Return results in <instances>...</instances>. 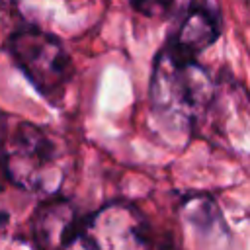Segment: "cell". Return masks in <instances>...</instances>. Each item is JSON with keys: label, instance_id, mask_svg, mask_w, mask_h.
I'll list each match as a JSON object with an SVG mask.
<instances>
[{"label": "cell", "instance_id": "1", "mask_svg": "<svg viewBox=\"0 0 250 250\" xmlns=\"http://www.w3.org/2000/svg\"><path fill=\"white\" fill-rule=\"evenodd\" d=\"M154 115L168 127L189 129L209 109L215 84L197 59H188L162 45L156 53L148 86Z\"/></svg>", "mask_w": 250, "mask_h": 250}, {"label": "cell", "instance_id": "2", "mask_svg": "<svg viewBox=\"0 0 250 250\" xmlns=\"http://www.w3.org/2000/svg\"><path fill=\"white\" fill-rule=\"evenodd\" d=\"M2 170L20 189L57 195L62 182V148L57 139L35 123H20L8 133Z\"/></svg>", "mask_w": 250, "mask_h": 250}, {"label": "cell", "instance_id": "3", "mask_svg": "<svg viewBox=\"0 0 250 250\" xmlns=\"http://www.w3.org/2000/svg\"><path fill=\"white\" fill-rule=\"evenodd\" d=\"M6 51L43 98L51 102L62 98L74 66L68 51L55 33L37 23L21 21L8 35Z\"/></svg>", "mask_w": 250, "mask_h": 250}, {"label": "cell", "instance_id": "4", "mask_svg": "<svg viewBox=\"0 0 250 250\" xmlns=\"http://www.w3.org/2000/svg\"><path fill=\"white\" fill-rule=\"evenodd\" d=\"M80 234L90 250H150L148 225L127 201L100 207L82 223Z\"/></svg>", "mask_w": 250, "mask_h": 250}, {"label": "cell", "instance_id": "5", "mask_svg": "<svg viewBox=\"0 0 250 250\" xmlns=\"http://www.w3.org/2000/svg\"><path fill=\"white\" fill-rule=\"evenodd\" d=\"M76 207L62 195H49L31 217V238L35 250H66L80 234Z\"/></svg>", "mask_w": 250, "mask_h": 250}, {"label": "cell", "instance_id": "6", "mask_svg": "<svg viewBox=\"0 0 250 250\" xmlns=\"http://www.w3.org/2000/svg\"><path fill=\"white\" fill-rule=\"evenodd\" d=\"M219 35L221 20L209 0H189L164 45L182 57L197 59L219 39Z\"/></svg>", "mask_w": 250, "mask_h": 250}, {"label": "cell", "instance_id": "7", "mask_svg": "<svg viewBox=\"0 0 250 250\" xmlns=\"http://www.w3.org/2000/svg\"><path fill=\"white\" fill-rule=\"evenodd\" d=\"M184 215L188 217L189 223L201 229H209L213 221L219 217L217 207L209 197H193L184 203Z\"/></svg>", "mask_w": 250, "mask_h": 250}, {"label": "cell", "instance_id": "8", "mask_svg": "<svg viewBox=\"0 0 250 250\" xmlns=\"http://www.w3.org/2000/svg\"><path fill=\"white\" fill-rule=\"evenodd\" d=\"M129 6L150 20H166L174 14L176 10V2L178 0H127Z\"/></svg>", "mask_w": 250, "mask_h": 250}, {"label": "cell", "instance_id": "9", "mask_svg": "<svg viewBox=\"0 0 250 250\" xmlns=\"http://www.w3.org/2000/svg\"><path fill=\"white\" fill-rule=\"evenodd\" d=\"M8 139V125H6V115L0 111V160H2V152H4V145Z\"/></svg>", "mask_w": 250, "mask_h": 250}]
</instances>
